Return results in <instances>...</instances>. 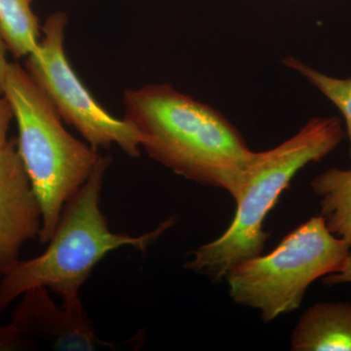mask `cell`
Returning <instances> with one entry per match:
<instances>
[{
  "label": "cell",
  "mask_w": 351,
  "mask_h": 351,
  "mask_svg": "<svg viewBox=\"0 0 351 351\" xmlns=\"http://www.w3.org/2000/svg\"><path fill=\"white\" fill-rule=\"evenodd\" d=\"M110 156H100L93 172L64 205L56 228L43 255L20 262L0 277V313L32 288H47L71 301L93 269L110 252L122 247L145 251L174 223L163 221L156 230L140 237L112 232L101 212V193Z\"/></svg>",
  "instance_id": "3957f363"
},
{
  "label": "cell",
  "mask_w": 351,
  "mask_h": 351,
  "mask_svg": "<svg viewBox=\"0 0 351 351\" xmlns=\"http://www.w3.org/2000/svg\"><path fill=\"white\" fill-rule=\"evenodd\" d=\"M7 48L0 36V93L3 94L4 82L9 62L6 57Z\"/></svg>",
  "instance_id": "2e32d148"
},
{
  "label": "cell",
  "mask_w": 351,
  "mask_h": 351,
  "mask_svg": "<svg viewBox=\"0 0 351 351\" xmlns=\"http://www.w3.org/2000/svg\"><path fill=\"white\" fill-rule=\"evenodd\" d=\"M22 297L14 311L12 323L36 348L45 345L54 350H133L142 341L141 332L119 343L99 338L80 298L58 306L49 290L44 287L32 288Z\"/></svg>",
  "instance_id": "52a82bcc"
},
{
  "label": "cell",
  "mask_w": 351,
  "mask_h": 351,
  "mask_svg": "<svg viewBox=\"0 0 351 351\" xmlns=\"http://www.w3.org/2000/svg\"><path fill=\"white\" fill-rule=\"evenodd\" d=\"M345 137L337 117H314L282 144L255 152L232 196L237 212L232 223L219 239L198 247L184 269L218 281L239 263L262 255L269 239L263 221L293 178L325 158Z\"/></svg>",
  "instance_id": "7a4b0ae2"
},
{
  "label": "cell",
  "mask_w": 351,
  "mask_h": 351,
  "mask_svg": "<svg viewBox=\"0 0 351 351\" xmlns=\"http://www.w3.org/2000/svg\"><path fill=\"white\" fill-rule=\"evenodd\" d=\"M34 0H0V36L16 59L38 49L43 27L32 11Z\"/></svg>",
  "instance_id": "8fae6325"
},
{
  "label": "cell",
  "mask_w": 351,
  "mask_h": 351,
  "mask_svg": "<svg viewBox=\"0 0 351 351\" xmlns=\"http://www.w3.org/2000/svg\"><path fill=\"white\" fill-rule=\"evenodd\" d=\"M43 212L18 149L11 138L0 149V277L20 262L23 245L38 239Z\"/></svg>",
  "instance_id": "ba28073f"
},
{
  "label": "cell",
  "mask_w": 351,
  "mask_h": 351,
  "mask_svg": "<svg viewBox=\"0 0 351 351\" xmlns=\"http://www.w3.org/2000/svg\"><path fill=\"white\" fill-rule=\"evenodd\" d=\"M68 16L56 12L43 27V38L25 60V69L52 101L61 119L80 132L90 147L117 145L127 156H140L143 137L126 119L113 117L76 75L64 52V29Z\"/></svg>",
  "instance_id": "8992f818"
},
{
  "label": "cell",
  "mask_w": 351,
  "mask_h": 351,
  "mask_svg": "<svg viewBox=\"0 0 351 351\" xmlns=\"http://www.w3.org/2000/svg\"><path fill=\"white\" fill-rule=\"evenodd\" d=\"M3 95L18 124V149L43 212L39 244L52 237L64 205L93 172L101 156L73 137L27 69L9 63Z\"/></svg>",
  "instance_id": "277c9868"
},
{
  "label": "cell",
  "mask_w": 351,
  "mask_h": 351,
  "mask_svg": "<svg viewBox=\"0 0 351 351\" xmlns=\"http://www.w3.org/2000/svg\"><path fill=\"white\" fill-rule=\"evenodd\" d=\"M125 117L149 157L184 179L233 196L255 152L213 108L167 84L126 90Z\"/></svg>",
  "instance_id": "6da1fadb"
},
{
  "label": "cell",
  "mask_w": 351,
  "mask_h": 351,
  "mask_svg": "<svg viewBox=\"0 0 351 351\" xmlns=\"http://www.w3.org/2000/svg\"><path fill=\"white\" fill-rule=\"evenodd\" d=\"M328 230L351 249V169L332 168L311 182Z\"/></svg>",
  "instance_id": "30bf717a"
},
{
  "label": "cell",
  "mask_w": 351,
  "mask_h": 351,
  "mask_svg": "<svg viewBox=\"0 0 351 351\" xmlns=\"http://www.w3.org/2000/svg\"><path fill=\"white\" fill-rule=\"evenodd\" d=\"M283 63L306 78L328 100L332 101L341 113L345 119L346 135L350 140L351 162V77L341 78L328 75L293 57L286 58Z\"/></svg>",
  "instance_id": "7c38bea8"
},
{
  "label": "cell",
  "mask_w": 351,
  "mask_h": 351,
  "mask_svg": "<svg viewBox=\"0 0 351 351\" xmlns=\"http://www.w3.org/2000/svg\"><path fill=\"white\" fill-rule=\"evenodd\" d=\"M294 351H351V304L316 302L302 314L290 339Z\"/></svg>",
  "instance_id": "9c48e42d"
},
{
  "label": "cell",
  "mask_w": 351,
  "mask_h": 351,
  "mask_svg": "<svg viewBox=\"0 0 351 351\" xmlns=\"http://www.w3.org/2000/svg\"><path fill=\"white\" fill-rule=\"evenodd\" d=\"M350 247L316 216L284 237L274 251L239 263L226 279L235 304L260 311L263 322L301 306L309 286L336 271Z\"/></svg>",
  "instance_id": "5b68a950"
},
{
  "label": "cell",
  "mask_w": 351,
  "mask_h": 351,
  "mask_svg": "<svg viewBox=\"0 0 351 351\" xmlns=\"http://www.w3.org/2000/svg\"><path fill=\"white\" fill-rule=\"evenodd\" d=\"M323 283L327 286L351 283V251L336 271L323 277Z\"/></svg>",
  "instance_id": "9a60e30c"
},
{
  "label": "cell",
  "mask_w": 351,
  "mask_h": 351,
  "mask_svg": "<svg viewBox=\"0 0 351 351\" xmlns=\"http://www.w3.org/2000/svg\"><path fill=\"white\" fill-rule=\"evenodd\" d=\"M36 348V343L23 335L12 322L0 326V351L31 350Z\"/></svg>",
  "instance_id": "4fadbf2b"
},
{
  "label": "cell",
  "mask_w": 351,
  "mask_h": 351,
  "mask_svg": "<svg viewBox=\"0 0 351 351\" xmlns=\"http://www.w3.org/2000/svg\"><path fill=\"white\" fill-rule=\"evenodd\" d=\"M13 119L14 112L8 99L0 93V149L8 144V131Z\"/></svg>",
  "instance_id": "5bb4252c"
}]
</instances>
